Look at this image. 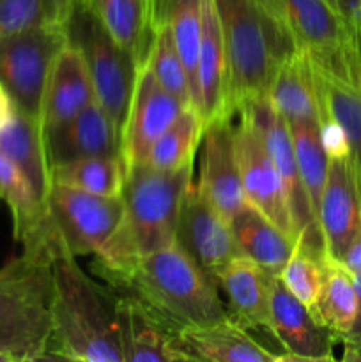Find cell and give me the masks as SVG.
Segmentation results:
<instances>
[{
	"instance_id": "44dd1931",
	"label": "cell",
	"mask_w": 361,
	"mask_h": 362,
	"mask_svg": "<svg viewBox=\"0 0 361 362\" xmlns=\"http://www.w3.org/2000/svg\"><path fill=\"white\" fill-rule=\"evenodd\" d=\"M269 272L251 258H234L218 276V288L225 297L229 317L244 329H268L271 317V285Z\"/></svg>"
},
{
	"instance_id": "5bb4252c",
	"label": "cell",
	"mask_w": 361,
	"mask_h": 362,
	"mask_svg": "<svg viewBox=\"0 0 361 362\" xmlns=\"http://www.w3.org/2000/svg\"><path fill=\"white\" fill-rule=\"evenodd\" d=\"M319 226L326 257L342 260L361 235V170L350 156L328 159L319 204Z\"/></svg>"
},
{
	"instance_id": "1f68e13d",
	"label": "cell",
	"mask_w": 361,
	"mask_h": 362,
	"mask_svg": "<svg viewBox=\"0 0 361 362\" xmlns=\"http://www.w3.org/2000/svg\"><path fill=\"white\" fill-rule=\"evenodd\" d=\"M158 14L165 18L172 32L184 67L188 71L193 94V106L198 110V49L202 34V0H158Z\"/></svg>"
},
{
	"instance_id": "4dcf8cb0",
	"label": "cell",
	"mask_w": 361,
	"mask_h": 362,
	"mask_svg": "<svg viewBox=\"0 0 361 362\" xmlns=\"http://www.w3.org/2000/svg\"><path fill=\"white\" fill-rule=\"evenodd\" d=\"M204 126L200 112L193 106H186L176 122L152 144L142 163L166 172L193 165Z\"/></svg>"
},
{
	"instance_id": "7402d4cb",
	"label": "cell",
	"mask_w": 361,
	"mask_h": 362,
	"mask_svg": "<svg viewBox=\"0 0 361 362\" xmlns=\"http://www.w3.org/2000/svg\"><path fill=\"white\" fill-rule=\"evenodd\" d=\"M177 341L190 361L209 362H282L255 341L248 329L227 317L207 325L186 327L177 332Z\"/></svg>"
},
{
	"instance_id": "d6986e66",
	"label": "cell",
	"mask_w": 361,
	"mask_h": 362,
	"mask_svg": "<svg viewBox=\"0 0 361 362\" xmlns=\"http://www.w3.org/2000/svg\"><path fill=\"white\" fill-rule=\"evenodd\" d=\"M96 99L87 66L78 48L67 42L53 62L41 103L42 131L64 126Z\"/></svg>"
},
{
	"instance_id": "f6af8a7d",
	"label": "cell",
	"mask_w": 361,
	"mask_h": 362,
	"mask_svg": "<svg viewBox=\"0 0 361 362\" xmlns=\"http://www.w3.org/2000/svg\"><path fill=\"white\" fill-rule=\"evenodd\" d=\"M326 2H328V4H329V6H331V7H333V9H335V11H336V0H326Z\"/></svg>"
},
{
	"instance_id": "3957f363",
	"label": "cell",
	"mask_w": 361,
	"mask_h": 362,
	"mask_svg": "<svg viewBox=\"0 0 361 362\" xmlns=\"http://www.w3.org/2000/svg\"><path fill=\"white\" fill-rule=\"evenodd\" d=\"M193 168L195 163L172 172L144 163L127 166L120 194L122 216L106 246L92 260V272L124 267L176 243L180 202L193 182Z\"/></svg>"
},
{
	"instance_id": "8992f818",
	"label": "cell",
	"mask_w": 361,
	"mask_h": 362,
	"mask_svg": "<svg viewBox=\"0 0 361 362\" xmlns=\"http://www.w3.org/2000/svg\"><path fill=\"white\" fill-rule=\"evenodd\" d=\"M66 28L84 57L96 99L122 133L140 64L103 27L88 0L74 4Z\"/></svg>"
},
{
	"instance_id": "7c38bea8",
	"label": "cell",
	"mask_w": 361,
	"mask_h": 362,
	"mask_svg": "<svg viewBox=\"0 0 361 362\" xmlns=\"http://www.w3.org/2000/svg\"><path fill=\"white\" fill-rule=\"evenodd\" d=\"M236 115L219 113L207 120L198 145L197 189L225 218L232 219L248 202L241 184L236 151Z\"/></svg>"
},
{
	"instance_id": "484cf974",
	"label": "cell",
	"mask_w": 361,
	"mask_h": 362,
	"mask_svg": "<svg viewBox=\"0 0 361 362\" xmlns=\"http://www.w3.org/2000/svg\"><path fill=\"white\" fill-rule=\"evenodd\" d=\"M96 16L138 64L147 60L154 37L158 0H88Z\"/></svg>"
},
{
	"instance_id": "d6a6232c",
	"label": "cell",
	"mask_w": 361,
	"mask_h": 362,
	"mask_svg": "<svg viewBox=\"0 0 361 362\" xmlns=\"http://www.w3.org/2000/svg\"><path fill=\"white\" fill-rule=\"evenodd\" d=\"M145 62L151 66L152 73L158 78L159 83L179 98L180 101L186 105L193 106V94H191V83L188 71L184 67L183 59H180L177 46L173 42L172 32H170L168 23L165 18L158 14L156 16V27H154V37H152L151 49ZM195 108V106H193Z\"/></svg>"
},
{
	"instance_id": "83f0119b",
	"label": "cell",
	"mask_w": 361,
	"mask_h": 362,
	"mask_svg": "<svg viewBox=\"0 0 361 362\" xmlns=\"http://www.w3.org/2000/svg\"><path fill=\"white\" fill-rule=\"evenodd\" d=\"M230 223L244 257L251 258L271 276H278L292 255L296 239L250 204L241 209Z\"/></svg>"
},
{
	"instance_id": "603a6c76",
	"label": "cell",
	"mask_w": 361,
	"mask_h": 362,
	"mask_svg": "<svg viewBox=\"0 0 361 362\" xmlns=\"http://www.w3.org/2000/svg\"><path fill=\"white\" fill-rule=\"evenodd\" d=\"M273 108L287 124L321 120L314 66L306 49H296L282 60L268 88Z\"/></svg>"
},
{
	"instance_id": "cb8c5ba5",
	"label": "cell",
	"mask_w": 361,
	"mask_h": 362,
	"mask_svg": "<svg viewBox=\"0 0 361 362\" xmlns=\"http://www.w3.org/2000/svg\"><path fill=\"white\" fill-rule=\"evenodd\" d=\"M0 200L13 216L14 240L23 251L50 250L46 240V207L32 184L7 156L0 152Z\"/></svg>"
},
{
	"instance_id": "ee69618b",
	"label": "cell",
	"mask_w": 361,
	"mask_h": 362,
	"mask_svg": "<svg viewBox=\"0 0 361 362\" xmlns=\"http://www.w3.org/2000/svg\"><path fill=\"white\" fill-rule=\"evenodd\" d=\"M356 35V46H357V57H360V67H361V32H354Z\"/></svg>"
},
{
	"instance_id": "d4e9b609",
	"label": "cell",
	"mask_w": 361,
	"mask_h": 362,
	"mask_svg": "<svg viewBox=\"0 0 361 362\" xmlns=\"http://www.w3.org/2000/svg\"><path fill=\"white\" fill-rule=\"evenodd\" d=\"M0 152L23 172L45 204L52 187V166L41 120L14 108L13 117L0 131Z\"/></svg>"
},
{
	"instance_id": "30bf717a",
	"label": "cell",
	"mask_w": 361,
	"mask_h": 362,
	"mask_svg": "<svg viewBox=\"0 0 361 362\" xmlns=\"http://www.w3.org/2000/svg\"><path fill=\"white\" fill-rule=\"evenodd\" d=\"M321 112L345 131L350 158L361 170V67L356 35L336 49L310 53Z\"/></svg>"
},
{
	"instance_id": "277c9868",
	"label": "cell",
	"mask_w": 361,
	"mask_h": 362,
	"mask_svg": "<svg viewBox=\"0 0 361 362\" xmlns=\"http://www.w3.org/2000/svg\"><path fill=\"white\" fill-rule=\"evenodd\" d=\"M225 48V112L268 94L273 76L296 45L258 0H214Z\"/></svg>"
},
{
	"instance_id": "d590c367",
	"label": "cell",
	"mask_w": 361,
	"mask_h": 362,
	"mask_svg": "<svg viewBox=\"0 0 361 362\" xmlns=\"http://www.w3.org/2000/svg\"><path fill=\"white\" fill-rule=\"evenodd\" d=\"M324 258L296 240L292 255L278 274L280 281L304 306H314L324 281Z\"/></svg>"
},
{
	"instance_id": "4fadbf2b",
	"label": "cell",
	"mask_w": 361,
	"mask_h": 362,
	"mask_svg": "<svg viewBox=\"0 0 361 362\" xmlns=\"http://www.w3.org/2000/svg\"><path fill=\"white\" fill-rule=\"evenodd\" d=\"M236 119L237 163L246 202L296 239V228L282 175L250 119L243 113H236Z\"/></svg>"
},
{
	"instance_id": "e575fe53",
	"label": "cell",
	"mask_w": 361,
	"mask_h": 362,
	"mask_svg": "<svg viewBox=\"0 0 361 362\" xmlns=\"http://www.w3.org/2000/svg\"><path fill=\"white\" fill-rule=\"evenodd\" d=\"M69 14L60 0H0V37L28 28L66 25Z\"/></svg>"
},
{
	"instance_id": "f546056e",
	"label": "cell",
	"mask_w": 361,
	"mask_h": 362,
	"mask_svg": "<svg viewBox=\"0 0 361 362\" xmlns=\"http://www.w3.org/2000/svg\"><path fill=\"white\" fill-rule=\"evenodd\" d=\"M122 156H98L52 166V184L101 197H120L126 180Z\"/></svg>"
},
{
	"instance_id": "ac0fdd59",
	"label": "cell",
	"mask_w": 361,
	"mask_h": 362,
	"mask_svg": "<svg viewBox=\"0 0 361 362\" xmlns=\"http://www.w3.org/2000/svg\"><path fill=\"white\" fill-rule=\"evenodd\" d=\"M45 144L50 166H53L74 159L120 156L122 133L98 99H94L67 124L46 131Z\"/></svg>"
},
{
	"instance_id": "e0dca14e",
	"label": "cell",
	"mask_w": 361,
	"mask_h": 362,
	"mask_svg": "<svg viewBox=\"0 0 361 362\" xmlns=\"http://www.w3.org/2000/svg\"><path fill=\"white\" fill-rule=\"evenodd\" d=\"M280 30L308 53H321L347 45L354 30L326 0H258Z\"/></svg>"
},
{
	"instance_id": "6da1fadb",
	"label": "cell",
	"mask_w": 361,
	"mask_h": 362,
	"mask_svg": "<svg viewBox=\"0 0 361 362\" xmlns=\"http://www.w3.org/2000/svg\"><path fill=\"white\" fill-rule=\"evenodd\" d=\"M52 253V339L46 361L124 362L120 350L119 296L96 281L62 247Z\"/></svg>"
},
{
	"instance_id": "4316f807",
	"label": "cell",
	"mask_w": 361,
	"mask_h": 362,
	"mask_svg": "<svg viewBox=\"0 0 361 362\" xmlns=\"http://www.w3.org/2000/svg\"><path fill=\"white\" fill-rule=\"evenodd\" d=\"M198 112L204 122L225 112V48L214 0H202Z\"/></svg>"
},
{
	"instance_id": "60d3db41",
	"label": "cell",
	"mask_w": 361,
	"mask_h": 362,
	"mask_svg": "<svg viewBox=\"0 0 361 362\" xmlns=\"http://www.w3.org/2000/svg\"><path fill=\"white\" fill-rule=\"evenodd\" d=\"M14 108H16V106H14L13 99L7 94L4 85L0 83V131H2V127L9 122V119L14 113Z\"/></svg>"
},
{
	"instance_id": "9c48e42d",
	"label": "cell",
	"mask_w": 361,
	"mask_h": 362,
	"mask_svg": "<svg viewBox=\"0 0 361 362\" xmlns=\"http://www.w3.org/2000/svg\"><path fill=\"white\" fill-rule=\"evenodd\" d=\"M237 113H243L250 119V122L260 134L269 156L275 161L280 175H282L287 197H289L296 239L319 257H326L321 226H319L317 216L311 207L310 197H308L303 180H301L289 124L273 108L268 94L258 95V98H253L241 105Z\"/></svg>"
},
{
	"instance_id": "9a60e30c",
	"label": "cell",
	"mask_w": 361,
	"mask_h": 362,
	"mask_svg": "<svg viewBox=\"0 0 361 362\" xmlns=\"http://www.w3.org/2000/svg\"><path fill=\"white\" fill-rule=\"evenodd\" d=\"M186 106L190 105L159 83L147 62L142 64L122 129L120 156L126 166L142 163L152 144L176 122Z\"/></svg>"
},
{
	"instance_id": "bcb514c9",
	"label": "cell",
	"mask_w": 361,
	"mask_h": 362,
	"mask_svg": "<svg viewBox=\"0 0 361 362\" xmlns=\"http://www.w3.org/2000/svg\"><path fill=\"white\" fill-rule=\"evenodd\" d=\"M356 32H361V25H360V28H357V30Z\"/></svg>"
},
{
	"instance_id": "74e56055",
	"label": "cell",
	"mask_w": 361,
	"mask_h": 362,
	"mask_svg": "<svg viewBox=\"0 0 361 362\" xmlns=\"http://www.w3.org/2000/svg\"><path fill=\"white\" fill-rule=\"evenodd\" d=\"M336 13L356 32L361 25V0H336Z\"/></svg>"
},
{
	"instance_id": "5b68a950",
	"label": "cell",
	"mask_w": 361,
	"mask_h": 362,
	"mask_svg": "<svg viewBox=\"0 0 361 362\" xmlns=\"http://www.w3.org/2000/svg\"><path fill=\"white\" fill-rule=\"evenodd\" d=\"M52 253L23 251L0 267V362L46 361L52 339Z\"/></svg>"
},
{
	"instance_id": "ba28073f",
	"label": "cell",
	"mask_w": 361,
	"mask_h": 362,
	"mask_svg": "<svg viewBox=\"0 0 361 362\" xmlns=\"http://www.w3.org/2000/svg\"><path fill=\"white\" fill-rule=\"evenodd\" d=\"M67 42L66 25L28 28L0 37V83L20 112L39 119L50 71Z\"/></svg>"
},
{
	"instance_id": "b9f144b4",
	"label": "cell",
	"mask_w": 361,
	"mask_h": 362,
	"mask_svg": "<svg viewBox=\"0 0 361 362\" xmlns=\"http://www.w3.org/2000/svg\"><path fill=\"white\" fill-rule=\"evenodd\" d=\"M343 345V361L361 362V339L350 343H342Z\"/></svg>"
},
{
	"instance_id": "f35d334b",
	"label": "cell",
	"mask_w": 361,
	"mask_h": 362,
	"mask_svg": "<svg viewBox=\"0 0 361 362\" xmlns=\"http://www.w3.org/2000/svg\"><path fill=\"white\" fill-rule=\"evenodd\" d=\"M340 264H342L343 267L350 272V274H360L361 272V235H360V239H357L356 243L349 247V251L343 255L342 260H340Z\"/></svg>"
},
{
	"instance_id": "52a82bcc",
	"label": "cell",
	"mask_w": 361,
	"mask_h": 362,
	"mask_svg": "<svg viewBox=\"0 0 361 362\" xmlns=\"http://www.w3.org/2000/svg\"><path fill=\"white\" fill-rule=\"evenodd\" d=\"M46 207V240L73 257L99 255L122 216V197H101L52 184Z\"/></svg>"
},
{
	"instance_id": "ffe728a7",
	"label": "cell",
	"mask_w": 361,
	"mask_h": 362,
	"mask_svg": "<svg viewBox=\"0 0 361 362\" xmlns=\"http://www.w3.org/2000/svg\"><path fill=\"white\" fill-rule=\"evenodd\" d=\"M119 296V293H117ZM120 350L124 362L190 361L177 341V332L166 327L145 306L130 296H119Z\"/></svg>"
},
{
	"instance_id": "7a4b0ae2",
	"label": "cell",
	"mask_w": 361,
	"mask_h": 362,
	"mask_svg": "<svg viewBox=\"0 0 361 362\" xmlns=\"http://www.w3.org/2000/svg\"><path fill=\"white\" fill-rule=\"evenodd\" d=\"M94 274L119 296L137 299L173 332L229 317L218 285L176 243Z\"/></svg>"
},
{
	"instance_id": "8fae6325",
	"label": "cell",
	"mask_w": 361,
	"mask_h": 362,
	"mask_svg": "<svg viewBox=\"0 0 361 362\" xmlns=\"http://www.w3.org/2000/svg\"><path fill=\"white\" fill-rule=\"evenodd\" d=\"M176 244L214 283L223 269L243 255L230 219L209 204L193 182L180 202Z\"/></svg>"
},
{
	"instance_id": "ab89813d",
	"label": "cell",
	"mask_w": 361,
	"mask_h": 362,
	"mask_svg": "<svg viewBox=\"0 0 361 362\" xmlns=\"http://www.w3.org/2000/svg\"><path fill=\"white\" fill-rule=\"evenodd\" d=\"M353 281H354V288H356V296H357V317H356V322H354L353 331H350V334L347 336V339H343L342 343H350V341H357V339H361V272L360 274H353Z\"/></svg>"
},
{
	"instance_id": "2e32d148",
	"label": "cell",
	"mask_w": 361,
	"mask_h": 362,
	"mask_svg": "<svg viewBox=\"0 0 361 362\" xmlns=\"http://www.w3.org/2000/svg\"><path fill=\"white\" fill-rule=\"evenodd\" d=\"M268 331L282 343L285 354L280 356L287 361H335L333 346L338 341L336 336L319 324L310 308L285 288L278 276L271 285V317Z\"/></svg>"
},
{
	"instance_id": "836d02e7",
	"label": "cell",
	"mask_w": 361,
	"mask_h": 362,
	"mask_svg": "<svg viewBox=\"0 0 361 362\" xmlns=\"http://www.w3.org/2000/svg\"><path fill=\"white\" fill-rule=\"evenodd\" d=\"M292 136L294 152H296L297 166H299L301 180L310 197L311 207L319 221V204H321L322 189H324L326 173H328V154L321 141L317 122H296L289 124Z\"/></svg>"
},
{
	"instance_id": "f1b7e54d",
	"label": "cell",
	"mask_w": 361,
	"mask_h": 362,
	"mask_svg": "<svg viewBox=\"0 0 361 362\" xmlns=\"http://www.w3.org/2000/svg\"><path fill=\"white\" fill-rule=\"evenodd\" d=\"M310 311L340 343L353 331L357 317V296L353 274L338 260L324 258V281Z\"/></svg>"
},
{
	"instance_id": "7bdbcfd3",
	"label": "cell",
	"mask_w": 361,
	"mask_h": 362,
	"mask_svg": "<svg viewBox=\"0 0 361 362\" xmlns=\"http://www.w3.org/2000/svg\"><path fill=\"white\" fill-rule=\"evenodd\" d=\"M80 2V0H60V4H62V7L66 9L67 14H71V11H73L74 4Z\"/></svg>"
},
{
	"instance_id": "8d00e7d4",
	"label": "cell",
	"mask_w": 361,
	"mask_h": 362,
	"mask_svg": "<svg viewBox=\"0 0 361 362\" xmlns=\"http://www.w3.org/2000/svg\"><path fill=\"white\" fill-rule=\"evenodd\" d=\"M319 133H321L322 147H324L328 159L331 158H345L350 156L349 141H347L345 131L342 129L338 122L328 113L321 112V120H319Z\"/></svg>"
}]
</instances>
